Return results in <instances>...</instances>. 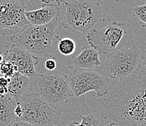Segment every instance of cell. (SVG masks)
Wrapping results in <instances>:
<instances>
[{
    "instance_id": "obj_17",
    "label": "cell",
    "mask_w": 146,
    "mask_h": 126,
    "mask_svg": "<svg viewBox=\"0 0 146 126\" xmlns=\"http://www.w3.org/2000/svg\"><path fill=\"white\" fill-rule=\"evenodd\" d=\"M16 73H18V69L16 66L10 62L4 60L3 62L0 64V75L1 76L9 79L14 75H15Z\"/></svg>"
},
{
    "instance_id": "obj_15",
    "label": "cell",
    "mask_w": 146,
    "mask_h": 126,
    "mask_svg": "<svg viewBox=\"0 0 146 126\" xmlns=\"http://www.w3.org/2000/svg\"><path fill=\"white\" fill-rule=\"evenodd\" d=\"M58 47L61 55L68 56L72 55L75 52L76 43L71 38H62L60 39Z\"/></svg>"
},
{
    "instance_id": "obj_23",
    "label": "cell",
    "mask_w": 146,
    "mask_h": 126,
    "mask_svg": "<svg viewBox=\"0 0 146 126\" xmlns=\"http://www.w3.org/2000/svg\"><path fill=\"white\" fill-rule=\"evenodd\" d=\"M140 58L142 59V61H143V63H144L145 66V68H146V49L143 52V53H141V56H140Z\"/></svg>"
},
{
    "instance_id": "obj_1",
    "label": "cell",
    "mask_w": 146,
    "mask_h": 126,
    "mask_svg": "<svg viewBox=\"0 0 146 126\" xmlns=\"http://www.w3.org/2000/svg\"><path fill=\"white\" fill-rule=\"evenodd\" d=\"M101 117L116 126H146V76L119 81L106 98Z\"/></svg>"
},
{
    "instance_id": "obj_18",
    "label": "cell",
    "mask_w": 146,
    "mask_h": 126,
    "mask_svg": "<svg viewBox=\"0 0 146 126\" xmlns=\"http://www.w3.org/2000/svg\"><path fill=\"white\" fill-rule=\"evenodd\" d=\"M132 14L138 23L143 27H146V5L134 7Z\"/></svg>"
},
{
    "instance_id": "obj_16",
    "label": "cell",
    "mask_w": 146,
    "mask_h": 126,
    "mask_svg": "<svg viewBox=\"0 0 146 126\" xmlns=\"http://www.w3.org/2000/svg\"><path fill=\"white\" fill-rule=\"evenodd\" d=\"M82 119L81 123L72 122L69 123L67 126H99L101 120L98 119L93 114H90L88 115H80Z\"/></svg>"
},
{
    "instance_id": "obj_14",
    "label": "cell",
    "mask_w": 146,
    "mask_h": 126,
    "mask_svg": "<svg viewBox=\"0 0 146 126\" xmlns=\"http://www.w3.org/2000/svg\"><path fill=\"white\" fill-rule=\"evenodd\" d=\"M17 101L9 95H0V126H10L17 121L15 109Z\"/></svg>"
},
{
    "instance_id": "obj_7",
    "label": "cell",
    "mask_w": 146,
    "mask_h": 126,
    "mask_svg": "<svg viewBox=\"0 0 146 126\" xmlns=\"http://www.w3.org/2000/svg\"><path fill=\"white\" fill-rule=\"evenodd\" d=\"M126 31L125 23L113 21L103 28L90 30L87 35V39L92 48L95 49L99 55H106L116 50Z\"/></svg>"
},
{
    "instance_id": "obj_5",
    "label": "cell",
    "mask_w": 146,
    "mask_h": 126,
    "mask_svg": "<svg viewBox=\"0 0 146 126\" xmlns=\"http://www.w3.org/2000/svg\"><path fill=\"white\" fill-rule=\"evenodd\" d=\"M23 109V115L17 121L26 122L36 126H53L60 123L63 113L61 107H53L36 93H31L17 101Z\"/></svg>"
},
{
    "instance_id": "obj_22",
    "label": "cell",
    "mask_w": 146,
    "mask_h": 126,
    "mask_svg": "<svg viewBox=\"0 0 146 126\" xmlns=\"http://www.w3.org/2000/svg\"><path fill=\"white\" fill-rule=\"evenodd\" d=\"M10 126H36V125H34L32 124H30V123H26V122L15 121Z\"/></svg>"
},
{
    "instance_id": "obj_2",
    "label": "cell",
    "mask_w": 146,
    "mask_h": 126,
    "mask_svg": "<svg viewBox=\"0 0 146 126\" xmlns=\"http://www.w3.org/2000/svg\"><path fill=\"white\" fill-rule=\"evenodd\" d=\"M65 5V12L60 26L73 32L86 33L98 22H103L101 6L95 0L60 1Z\"/></svg>"
},
{
    "instance_id": "obj_8",
    "label": "cell",
    "mask_w": 146,
    "mask_h": 126,
    "mask_svg": "<svg viewBox=\"0 0 146 126\" xmlns=\"http://www.w3.org/2000/svg\"><path fill=\"white\" fill-rule=\"evenodd\" d=\"M69 85L76 98L94 91L98 97L108 93V79L91 70H74L68 76Z\"/></svg>"
},
{
    "instance_id": "obj_13",
    "label": "cell",
    "mask_w": 146,
    "mask_h": 126,
    "mask_svg": "<svg viewBox=\"0 0 146 126\" xmlns=\"http://www.w3.org/2000/svg\"><path fill=\"white\" fill-rule=\"evenodd\" d=\"M32 88L30 78L19 73H16L8 79L7 95L13 98L16 101L23 96L32 93Z\"/></svg>"
},
{
    "instance_id": "obj_6",
    "label": "cell",
    "mask_w": 146,
    "mask_h": 126,
    "mask_svg": "<svg viewBox=\"0 0 146 126\" xmlns=\"http://www.w3.org/2000/svg\"><path fill=\"white\" fill-rule=\"evenodd\" d=\"M141 50L136 45L114 50L108 54L106 61V71L112 79L130 77L140 71Z\"/></svg>"
},
{
    "instance_id": "obj_19",
    "label": "cell",
    "mask_w": 146,
    "mask_h": 126,
    "mask_svg": "<svg viewBox=\"0 0 146 126\" xmlns=\"http://www.w3.org/2000/svg\"><path fill=\"white\" fill-rule=\"evenodd\" d=\"M8 93V79L0 76V95H5Z\"/></svg>"
},
{
    "instance_id": "obj_9",
    "label": "cell",
    "mask_w": 146,
    "mask_h": 126,
    "mask_svg": "<svg viewBox=\"0 0 146 126\" xmlns=\"http://www.w3.org/2000/svg\"><path fill=\"white\" fill-rule=\"evenodd\" d=\"M26 2L0 0V29H18L29 25L25 15Z\"/></svg>"
},
{
    "instance_id": "obj_25",
    "label": "cell",
    "mask_w": 146,
    "mask_h": 126,
    "mask_svg": "<svg viewBox=\"0 0 146 126\" xmlns=\"http://www.w3.org/2000/svg\"><path fill=\"white\" fill-rule=\"evenodd\" d=\"M103 126H116V125L114 124H112V123H109V124H107V125H104Z\"/></svg>"
},
{
    "instance_id": "obj_11",
    "label": "cell",
    "mask_w": 146,
    "mask_h": 126,
    "mask_svg": "<svg viewBox=\"0 0 146 126\" xmlns=\"http://www.w3.org/2000/svg\"><path fill=\"white\" fill-rule=\"evenodd\" d=\"M42 8L32 11H26L25 15L29 24L34 26H44L50 23L53 19L60 15V2H44Z\"/></svg>"
},
{
    "instance_id": "obj_24",
    "label": "cell",
    "mask_w": 146,
    "mask_h": 126,
    "mask_svg": "<svg viewBox=\"0 0 146 126\" xmlns=\"http://www.w3.org/2000/svg\"><path fill=\"white\" fill-rule=\"evenodd\" d=\"M3 61H4V56H3V55H2V54L0 53V64H1V63H2V62H3Z\"/></svg>"
},
{
    "instance_id": "obj_20",
    "label": "cell",
    "mask_w": 146,
    "mask_h": 126,
    "mask_svg": "<svg viewBox=\"0 0 146 126\" xmlns=\"http://www.w3.org/2000/svg\"><path fill=\"white\" fill-rule=\"evenodd\" d=\"M44 66L45 68L47 69V70H49V71H54L57 67V62L55 61V58L47 59L46 61L44 62Z\"/></svg>"
},
{
    "instance_id": "obj_10",
    "label": "cell",
    "mask_w": 146,
    "mask_h": 126,
    "mask_svg": "<svg viewBox=\"0 0 146 126\" xmlns=\"http://www.w3.org/2000/svg\"><path fill=\"white\" fill-rule=\"evenodd\" d=\"M3 56L4 60L16 66L18 73L21 75L31 79L37 74L35 66L39 63L40 58L35 57L18 45L13 44L10 50L4 53Z\"/></svg>"
},
{
    "instance_id": "obj_21",
    "label": "cell",
    "mask_w": 146,
    "mask_h": 126,
    "mask_svg": "<svg viewBox=\"0 0 146 126\" xmlns=\"http://www.w3.org/2000/svg\"><path fill=\"white\" fill-rule=\"evenodd\" d=\"M14 112H15V116H16L17 117V120H18L21 117V116H22L23 115V109L19 103H17V106L15 107Z\"/></svg>"
},
{
    "instance_id": "obj_12",
    "label": "cell",
    "mask_w": 146,
    "mask_h": 126,
    "mask_svg": "<svg viewBox=\"0 0 146 126\" xmlns=\"http://www.w3.org/2000/svg\"><path fill=\"white\" fill-rule=\"evenodd\" d=\"M99 53L92 47H83L82 50L78 55L71 57L66 63L69 69L74 70H91L100 66L102 63L100 61Z\"/></svg>"
},
{
    "instance_id": "obj_3",
    "label": "cell",
    "mask_w": 146,
    "mask_h": 126,
    "mask_svg": "<svg viewBox=\"0 0 146 126\" xmlns=\"http://www.w3.org/2000/svg\"><path fill=\"white\" fill-rule=\"evenodd\" d=\"M58 23V18H55L44 26L29 24L18 34L12 36L10 41L36 58H48L52 52V42Z\"/></svg>"
},
{
    "instance_id": "obj_4",
    "label": "cell",
    "mask_w": 146,
    "mask_h": 126,
    "mask_svg": "<svg viewBox=\"0 0 146 126\" xmlns=\"http://www.w3.org/2000/svg\"><path fill=\"white\" fill-rule=\"evenodd\" d=\"M31 83L36 93L53 107L65 105L74 96L68 76L61 71L36 74Z\"/></svg>"
}]
</instances>
